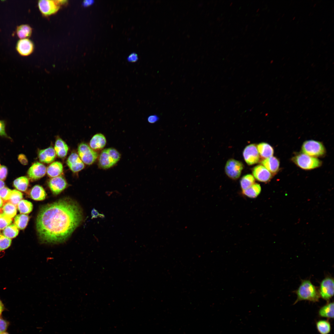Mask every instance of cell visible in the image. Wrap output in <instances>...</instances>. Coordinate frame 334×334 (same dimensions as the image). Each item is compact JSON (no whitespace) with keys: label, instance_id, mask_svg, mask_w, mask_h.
<instances>
[{"label":"cell","instance_id":"52a82bcc","mask_svg":"<svg viewBox=\"0 0 334 334\" xmlns=\"http://www.w3.org/2000/svg\"><path fill=\"white\" fill-rule=\"evenodd\" d=\"M243 168L244 165L241 161L230 159L226 162L225 172L229 178L235 180L239 178Z\"/></svg>","mask_w":334,"mask_h":334},{"label":"cell","instance_id":"ba28073f","mask_svg":"<svg viewBox=\"0 0 334 334\" xmlns=\"http://www.w3.org/2000/svg\"><path fill=\"white\" fill-rule=\"evenodd\" d=\"M78 152L83 162L88 165L92 164L98 156L97 152L85 143H81L79 144Z\"/></svg>","mask_w":334,"mask_h":334},{"label":"cell","instance_id":"ab89813d","mask_svg":"<svg viewBox=\"0 0 334 334\" xmlns=\"http://www.w3.org/2000/svg\"><path fill=\"white\" fill-rule=\"evenodd\" d=\"M91 214L92 219L96 218L98 217L104 218L105 217L104 214L99 213L97 210L94 208H93L92 210Z\"/></svg>","mask_w":334,"mask_h":334},{"label":"cell","instance_id":"4316f807","mask_svg":"<svg viewBox=\"0 0 334 334\" xmlns=\"http://www.w3.org/2000/svg\"><path fill=\"white\" fill-rule=\"evenodd\" d=\"M0 213L8 217L12 218L17 213V207L10 202H8L4 203L0 211Z\"/></svg>","mask_w":334,"mask_h":334},{"label":"cell","instance_id":"f6af8a7d","mask_svg":"<svg viewBox=\"0 0 334 334\" xmlns=\"http://www.w3.org/2000/svg\"><path fill=\"white\" fill-rule=\"evenodd\" d=\"M92 2L93 1H92L85 0L83 2V5L84 6H88L92 4Z\"/></svg>","mask_w":334,"mask_h":334},{"label":"cell","instance_id":"30bf717a","mask_svg":"<svg viewBox=\"0 0 334 334\" xmlns=\"http://www.w3.org/2000/svg\"><path fill=\"white\" fill-rule=\"evenodd\" d=\"M243 156L246 162L249 165H252L258 163L260 156L258 152L257 145L254 143L246 146L243 152Z\"/></svg>","mask_w":334,"mask_h":334},{"label":"cell","instance_id":"bcb514c9","mask_svg":"<svg viewBox=\"0 0 334 334\" xmlns=\"http://www.w3.org/2000/svg\"><path fill=\"white\" fill-rule=\"evenodd\" d=\"M5 185V183L4 182L1 180H0V190L4 187Z\"/></svg>","mask_w":334,"mask_h":334},{"label":"cell","instance_id":"681fc988","mask_svg":"<svg viewBox=\"0 0 334 334\" xmlns=\"http://www.w3.org/2000/svg\"><path fill=\"white\" fill-rule=\"evenodd\" d=\"M0 214H1V213H0Z\"/></svg>","mask_w":334,"mask_h":334},{"label":"cell","instance_id":"ac0fdd59","mask_svg":"<svg viewBox=\"0 0 334 334\" xmlns=\"http://www.w3.org/2000/svg\"><path fill=\"white\" fill-rule=\"evenodd\" d=\"M106 143V138L101 133H97L91 139L90 146L91 148L94 150H100L105 146Z\"/></svg>","mask_w":334,"mask_h":334},{"label":"cell","instance_id":"cb8c5ba5","mask_svg":"<svg viewBox=\"0 0 334 334\" xmlns=\"http://www.w3.org/2000/svg\"><path fill=\"white\" fill-rule=\"evenodd\" d=\"M261 191L260 185L255 183L250 186L245 190L242 191L243 195L250 198H256L259 195Z\"/></svg>","mask_w":334,"mask_h":334},{"label":"cell","instance_id":"ffe728a7","mask_svg":"<svg viewBox=\"0 0 334 334\" xmlns=\"http://www.w3.org/2000/svg\"><path fill=\"white\" fill-rule=\"evenodd\" d=\"M30 196L33 199L36 201L44 200L47 194L42 187L36 185L32 188L30 192Z\"/></svg>","mask_w":334,"mask_h":334},{"label":"cell","instance_id":"9c48e42d","mask_svg":"<svg viewBox=\"0 0 334 334\" xmlns=\"http://www.w3.org/2000/svg\"><path fill=\"white\" fill-rule=\"evenodd\" d=\"M320 297L328 301L334 295V279L327 276L323 279L320 283L318 290Z\"/></svg>","mask_w":334,"mask_h":334},{"label":"cell","instance_id":"7bdbcfd3","mask_svg":"<svg viewBox=\"0 0 334 334\" xmlns=\"http://www.w3.org/2000/svg\"><path fill=\"white\" fill-rule=\"evenodd\" d=\"M138 59V57L137 55L134 53L131 54L128 58V61L131 62H135Z\"/></svg>","mask_w":334,"mask_h":334},{"label":"cell","instance_id":"e0dca14e","mask_svg":"<svg viewBox=\"0 0 334 334\" xmlns=\"http://www.w3.org/2000/svg\"><path fill=\"white\" fill-rule=\"evenodd\" d=\"M56 155L54 149L52 147H50L40 150L38 153V157L41 162L49 163L54 160Z\"/></svg>","mask_w":334,"mask_h":334},{"label":"cell","instance_id":"8992f818","mask_svg":"<svg viewBox=\"0 0 334 334\" xmlns=\"http://www.w3.org/2000/svg\"><path fill=\"white\" fill-rule=\"evenodd\" d=\"M61 0H41L38 6L42 15L48 17L56 13L62 6Z\"/></svg>","mask_w":334,"mask_h":334},{"label":"cell","instance_id":"4fadbf2b","mask_svg":"<svg viewBox=\"0 0 334 334\" xmlns=\"http://www.w3.org/2000/svg\"><path fill=\"white\" fill-rule=\"evenodd\" d=\"M48 186L53 194L56 195L66 188L67 183L62 177L58 176L51 179L48 182Z\"/></svg>","mask_w":334,"mask_h":334},{"label":"cell","instance_id":"f1b7e54d","mask_svg":"<svg viewBox=\"0 0 334 334\" xmlns=\"http://www.w3.org/2000/svg\"><path fill=\"white\" fill-rule=\"evenodd\" d=\"M31 202L26 200H21L17 205V208L21 213L27 214L31 212L33 209Z\"/></svg>","mask_w":334,"mask_h":334},{"label":"cell","instance_id":"d6a6232c","mask_svg":"<svg viewBox=\"0 0 334 334\" xmlns=\"http://www.w3.org/2000/svg\"><path fill=\"white\" fill-rule=\"evenodd\" d=\"M23 195L20 191L16 190H12L10 198L8 201L17 208L19 202L22 200Z\"/></svg>","mask_w":334,"mask_h":334},{"label":"cell","instance_id":"5b68a950","mask_svg":"<svg viewBox=\"0 0 334 334\" xmlns=\"http://www.w3.org/2000/svg\"><path fill=\"white\" fill-rule=\"evenodd\" d=\"M302 151L304 154L316 158L322 156L326 153L323 144L320 142L313 140L305 141L302 145Z\"/></svg>","mask_w":334,"mask_h":334},{"label":"cell","instance_id":"1f68e13d","mask_svg":"<svg viewBox=\"0 0 334 334\" xmlns=\"http://www.w3.org/2000/svg\"><path fill=\"white\" fill-rule=\"evenodd\" d=\"M19 231L18 228L15 224L9 225L3 231V235L9 238L15 237L18 234Z\"/></svg>","mask_w":334,"mask_h":334},{"label":"cell","instance_id":"8fae6325","mask_svg":"<svg viewBox=\"0 0 334 334\" xmlns=\"http://www.w3.org/2000/svg\"><path fill=\"white\" fill-rule=\"evenodd\" d=\"M16 49L20 55L27 56L33 52L34 45L32 41L28 38L20 39L17 43Z\"/></svg>","mask_w":334,"mask_h":334},{"label":"cell","instance_id":"d590c367","mask_svg":"<svg viewBox=\"0 0 334 334\" xmlns=\"http://www.w3.org/2000/svg\"><path fill=\"white\" fill-rule=\"evenodd\" d=\"M12 190L4 187L0 190V197L3 201H8L11 195Z\"/></svg>","mask_w":334,"mask_h":334},{"label":"cell","instance_id":"6da1fadb","mask_svg":"<svg viewBox=\"0 0 334 334\" xmlns=\"http://www.w3.org/2000/svg\"><path fill=\"white\" fill-rule=\"evenodd\" d=\"M82 220V211L78 204L69 198L62 199L40 209L36 222L37 234L43 242H62Z\"/></svg>","mask_w":334,"mask_h":334},{"label":"cell","instance_id":"60d3db41","mask_svg":"<svg viewBox=\"0 0 334 334\" xmlns=\"http://www.w3.org/2000/svg\"><path fill=\"white\" fill-rule=\"evenodd\" d=\"M159 117L156 115L154 114L149 116L147 118L148 122L150 123H154L158 121Z\"/></svg>","mask_w":334,"mask_h":334},{"label":"cell","instance_id":"603a6c76","mask_svg":"<svg viewBox=\"0 0 334 334\" xmlns=\"http://www.w3.org/2000/svg\"><path fill=\"white\" fill-rule=\"evenodd\" d=\"M334 303L328 302L321 307L318 311L319 316L328 319L334 318Z\"/></svg>","mask_w":334,"mask_h":334},{"label":"cell","instance_id":"b9f144b4","mask_svg":"<svg viewBox=\"0 0 334 334\" xmlns=\"http://www.w3.org/2000/svg\"><path fill=\"white\" fill-rule=\"evenodd\" d=\"M18 159L20 163L24 165H26L28 163L26 157L23 154H20L19 156Z\"/></svg>","mask_w":334,"mask_h":334},{"label":"cell","instance_id":"836d02e7","mask_svg":"<svg viewBox=\"0 0 334 334\" xmlns=\"http://www.w3.org/2000/svg\"><path fill=\"white\" fill-rule=\"evenodd\" d=\"M11 243V239L3 235H0V251L5 250L8 248Z\"/></svg>","mask_w":334,"mask_h":334},{"label":"cell","instance_id":"484cf974","mask_svg":"<svg viewBox=\"0 0 334 334\" xmlns=\"http://www.w3.org/2000/svg\"><path fill=\"white\" fill-rule=\"evenodd\" d=\"M316 326L320 334H328L331 331V324L328 320L322 319L318 321L316 323Z\"/></svg>","mask_w":334,"mask_h":334},{"label":"cell","instance_id":"8d00e7d4","mask_svg":"<svg viewBox=\"0 0 334 334\" xmlns=\"http://www.w3.org/2000/svg\"><path fill=\"white\" fill-rule=\"evenodd\" d=\"M9 325L8 321L0 317V334L6 331Z\"/></svg>","mask_w":334,"mask_h":334},{"label":"cell","instance_id":"c3c4849f","mask_svg":"<svg viewBox=\"0 0 334 334\" xmlns=\"http://www.w3.org/2000/svg\"><path fill=\"white\" fill-rule=\"evenodd\" d=\"M0 334H9L7 332L5 331V332H4L1 333Z\"/></svg>","mask_w":334,"mask_h":334},{"label":"cell","instance_id":"9a60e30c","mask_svg":"<svg viewBox=\"0 0 334 334\" xmlns=\"http://www.w3.org/2000/svg\"><path fill=\"white\" fill-rule=\"evenodd\" d=\"M66 163L70 169L73 172L82 170L84 167V163L76 153H72L68 157Z\"/></svg>","mask_w":334,"mask_h":334},{"label":"cell","instance_id":"277c9868","mask_svg":"<svg viewBox=\"0 0 334 334\" xmlns=\"http://www.w3.org/2000/svg\"><path fill=\"white\" fill-rule=\"evenodd\" d=\"M292 161L298 166L305 170H311L318 168L322 162L316 157L303 153L298 154L293 157Z\"/></svg>","mask_w":334,"mask_h":334},{"label":"cell","instance_id":"7c38bea8","mask_svg":"<svg viewBox=\"0 0 334 334\" xmlns=\"http://www.w3.org/2000/svg\"><path fill=\"white\" fill-rule=\"evenodd\" d=\"M252 172L254 178L260 182H267L272 178V174L261 165L254 167L252 169Z\"/></svg>","mask_w":334,"mask_h":334},{"label":"cell","instance_id":"3957f363","mask_svg":"<svg viewBox=\"0 0 334 334\" xmlns=\"http://www.w3.org/2000/svg\"><path fill=\"white\" fill-rule=\"evenodd\" d=\"M120 158V154L115 149H105L101 152L100 155L99 166L104 169L109 168L117 163Z\"/></svg>","mask_w":334,"mask_h":334},{"label":"cell","instance_id":"f35d334b","mask_svg":"<svg viewBox=\"0 0 334 334\" xmlns=\"http://www.w3.org/2000/svg\"><path fill=\"white\" fill-rule=\"evenodd\" d=\"M6 123L5 121L0 120V135L1 136H6Z\"/></svg>","mask_w":334,"mask_h":334},{"label":"cell","instance_id":"74e56055","mask_svg":"<svg viewBox=\"0 0 334 334\" xmlns=\"http://www.w3.org/2000/svg\"><path fill=\"white\" fill-rule=\"evenodd\" d=\"M7 168L4 166H0V180H4L7 176Z\"/></svg>","mask_w":334,"mask_h":334},{"label":"cell","instance_id":"7a4b0ae2","mask_svg":"<svg viewBox=\"0 0 334 334\" xmlns=\"http://www.w3.org/2000/svg\"><path fill=\"white\" fill-rule=\"evenodd\" d=\"M294 293L297 296V298L294 304L303 300L318 302L320 298L319 290L309 279L302 280L299 287Z\"/></svg>","mask_w":334,"mask_h":334},{"label":"cell","instance_id":"5bb4252c","mask_svg":"<svg viewBox=\"0 0 334 334\" xmlns=\"http://www.w3.org/2000/svg\"><path fill=\"white\" fill-rule=\"evenodd\" d=\"M46 170V168L43 164L36 162L29 168L27 173L31 179L36 180L43 177L45 175Z\"/></svg>","mask_w":334,"mask_h":334},{"label":"cell","instance_id":"44dd1931","mask_svg":"<svg viewBox=\"0 0 334 334\" xmlns=\"http://www.w3.org/2000/svg\"><path fill=\"white\" fill-rule=\"evenodd\" d=\"M54 148L56 154L58 156L61 158L66 156L68 150L67 145L60 138L56 140Z\"/></svg>","mask_w":334,"mask_h":334},{"label":"cell","instance_id":"f546056e","mask_svg":"<svg viewBox=\"0 0 334 334\" xmlns=\"http://www.w3.org/2000/svg\"><path fill=\"white\" fill-rule=\"evenodd\" d=\"M29 184L27 178L22 176L15 179L13 182L14 186L18 190L24 191L27 189Z\"/></svg>","mask_w":334,"mask_h":334},{"label":"cell","instance_id":"d6986e66","mask_svg":"<svg viewBox=\"0 0 334 334\" xmlns=\"http://www.w3.org/2000/svg\"><path fill=\"white\" fill-rule=\"evenodd\" d=\"M257 147L260 156L264 159L273 156L274 150L273 147L269 144L265 142H261L257 144Z\"/></svg>","mask_w":334,"mask_h":334},{"label":"cell","instance_id":"ee69618b","mask_svg":"<svg viewBox=\"0 0 334 334\" xmlns=\"http://www.w3.org/2000/svg\"><path fill=\"white\" fill-rule=\"evenodd\" d=\"M5 307L2 303V302L0 300V317H1V315L3 311L4 310Z\"/></svg>","mask_w":334,"mask_h":334},{"label":"cell","instance_id":"d4e9b609","mask_svg":"<svg viewBox=\"0 0 334 334\" xmlns=\"http://www.w3.org/2000/svg\"><path fill=\"white\" fill-rule=\"evenodd\" d=\"M16 33L20 39L28 38L32 34V28L28 24H22L17 27Z\"/></svg>","mask_w":334,"mask_h":334},{"label":"cell","instance_id":"83f0119b","mask_svg":"<svg viewBox=\"0 0 334 334\" xmlns=\"http://www.w3.org/2000/svg\"><path fill=\"white\" fill-rule=\"evenodd\" d=\"M29 220V216L25 214H19L14 218V223L19 229H23L26 227Z\"/></svg>","mask_w":334,"mask_h":334},{"label":"cell","instance_id":"4dcf8cb0","mask_svg":"<svg viewBox=\"0 0 334 334\" xmlns=\"http://www.w3.org/2000/svg\"><path fill=\"white\" fill-rule=\"evenodd\" d=\"M255 183L253 176L250 174L244 175L241 179L240 184L242 191L248 188Z\"/></svg>","mask_w":334,"mask_h":334},{"label":"cell","instance_id":"2e32d148","mask_svg":"<svg viewBox=\"0 0 334 334\" xmlns=\"http://www.w3.org/2000/svg\"><path fill=\"white\" fill-rule=\"evenodd\" d=\"M260 163L272 174L277 173L279 169V161L273 156L263 159L260 161Z\"/></svg>","mask_w":334,"mask_h":334},{"label":"cell","instance_id":"7402d4cb","mask_svg":"<svg viewBox=\"0 0 334 334\" xmlns=\"http://www.w3.org/2000/svg\"><path fill=\"white\" fill-rule=\"evenodd\" d=\"M63 167L62 163L59 161L54 162L47 167V172L49 176L54 178L58 176L63 172Z\"/></svg>","mask_w":334,"mask_h":334},{"label":"cell","instance_id":"7dc6e473","mask_svg":"<svg viewBox=\"0 0 334 334\" xmlns=\"http://www.w3.org/2000/svg\"><path fill=\"white\" fill-rule=\"evenodd\" d=\"M4 201L0 197V208H2L4 204Z\"/></svg>","mask_w":334,"mask_h":334},{"label":"cell","instance_id":"e575fe53","mask_svg":"<svg viewBox=\"0 0 334 334\" xmlns=\"http://www.w3.org/2000/svg\"><path fill=\"white\" fill-rule=\"evenodd\" d=\"M12 218L8 217L2 213H1L0 214V229H3L9 225L12 222Z\"/></svg>","mask_w":334,"mask_h":334}]
</instances>
